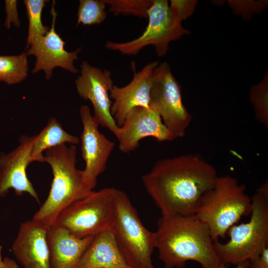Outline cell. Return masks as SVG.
Listing matches in <instances>:
<instances>
[{"label": "cell", "instance_id": "cell-1", "mask_svg": "<svg viewBox=\"0 0 268 268\" xmlns=\"http://www.w3.org/2000/svg\"><path fill=\"white\" fill-rule=\"evenodd\" d=\"M217 177L210 163L189 154L158 160L142 180L162 216H174L195 215L201 197Z\"/></svg>", "mask_w": 268, "mask_h": 268}, {"label": "cell", "instance_id": "cell-2", "mask_svg": "<svg viewBox=\"0 0 268 268\" xmlns=\"http://www.w3.org/2000/svg\"><path fill=\"white\" fill-rule=\"evenodd\" d=\"M154 232L164 268H182L188 261L198 262L201 268H217L221 264L208 227L195 215L162 216Z\"/></svg>", "mask_w": 268, "mask_h": 268}, {"label": "cell", "instance_id": "cell-3", "mask_svg": "<svg viewBox=\"0 0 268 268\" xmlns=\"http://www.w3.org/2000/svg\"><path fill=\"white\" fill-rule=\"evenodd\" d=\"M44 162L51 167L53 178L49 195L32 220L48 227L59 214L74 202L87 196L82 172L76 168V148L66 144L45 151Z\"/></svg>", "mask_w": 268, "mask_h": 268}, {"label": "cell", "instance_id": "cell-4", "mask_svg": "<svg viewBox=\"0 0 268 268\" xmlns=\"http://www.w3.org/2000/svg\"><path fill=\"white\" fill-rule=\"evenodd\" d=\"M244 185L227 175L217 177L201 197L195 216L208 227L213 241L225 237L229 228L251 214V198Z\"/></svg>", "mask_w": 268, "mask_h": 268}, {"label": "cell", "instance_id": "cell-5", "mask_svg": "<svg viewBox=\"0 0 268 268\" xmlns=\"http://www.w3.org/2000/svg\"><path fill=\"white\" fill-rule=\"evenodd\" d=\"M250 220L234 225L227 232L225 243L213 242L214 250L221 264L236 266L253 259L268 246V183L265 182L251 198Z\"/></svg>", "mask_w": 268, "mask_h": 268}, {"label": "cell", "instance_id": "cell-6", "mask_svg": "<svg viewBox=\"0 0 268 268\" xmlns=\"http://www.w3.org/2000/svg\"><path fill=\"white\" fill-rule=\"evenodd\" d=\"M115 196L111 231L124 259L131 268H155L151 259L155 249L154 232L142 224L125 193L116 189Z\"/></svg>", "mask_w": 268, "mask_h": 268}, {"label": "cell", "instance_id": "cell-7", "mask_svg": "<svg viewBox=\"0 0 268 268\" xmlns=\"http://www.w3.org/2000/svg\"><path fill=\"white\" fill-rule=\"evenodd\" d=\"M115 189L93 191L63 210L54 224L78 238L111 231L115 213Z\"/></svg>", "mask_w": 268, "mask_h": 268}, {"label": "cell", "instance_id": "cell-8", "mask_svg": "<svg viewBox=\"0 0 268 268\" xmlns=\"http://www.w3.org/2000/svg\"><path fill=\"white\" fill-rule=\"evenodd\" d=\"M149 108L159 114L175 139L185 135L192 118L183 103L180 86L166 62L153 70Z\"/></svg>", "mask_w": 268, "mask_h": 268}, {"label": "cell", "instance_id": "cell-9", "mask_svg": "<svg viewBox=\"0 0 268 268\" xmlns=\"http://www.w3.org/2000/svg\"><path fill=\"white\" fill-rule=\"evenodd\" d=\"M148 24L142 34L133 40L117 43L107 41L106 48L123 55H134L142 48L152 45L158 56L163 57L169 50V44L189 32L182 26L176 25L168 0H152L147 11Z\"/></svg>", "mask_w": 268, "mask_h": 268}, {"label": "cell", "instance_id": "cell-10", "mask_svg": "<svg viewBox=\"0 0 268 268\" xmlns=\"http://www.w3.org/2000/svg\"><path fill=\"white\" fill-rule=\"evenodd\" d=\"M79 113L83 125L81 151L85 162V168L82 170L83 184L87 191L91 192L97 184L98 177L106 168L115 143L100 132L99 125L88 106L82 105Z\"/></svg>", "mask_w": 268, "mask_h": 268}, {"label": "cell", "instance_id": "cell-11", "mask_svg": "<svg viewBox=\"0 0 268 268\" xmlns=\"http://www.w3.org/2000/svg\"><path fill=\"white\" fill-rule=\"evenodd\" d=\"M80 67L81 74L75 80L79 95L90 101L93 116L99 126L107 128L116 135L119 127L111 114L113 102L110 91L114 86L111 71L93 67L86 61L82 62Z\"/></svg>", "mask_w": 268, "mask_h": 268}, {"label": "cell", "instance_id": "cell-12", "mask_svg": "<svg viewBox=\"0 0 268 268\" xmlns=\"http://www.w3.org/2000/svg\"><path fill=\"white\" fill-rule=\"evenodd\" d=\"M35 135H23L19 144L8 152H0V199L12 189L17 196L27 193L39 203L38 194L28 179L26 170L32 162L31 152Z\"/></svg>", "mask_w": 268, "mask_h": 268}, {"label": "cell", "instance_id": "cell-13", "mask_svg": "<svg viewBox=\"0 0 268 268\" xmlns=\"http://www.w3.org/2000/svg\"><path fill=\"white\" fill-rule=\"evenodd\" d=\"M53 1L51 10L52 15L51 27L48 33L33 39L27 45V55H34L36 58L33 73L40 70L44 71L46 79H50L53 70L56 67H60L73 73L78 70L74 67L73 63L78 59V54L81 51L79 48L72 52L67 51L64 48L65 42L55 30V21L57 12Z\"/></svg>", "mask_w": 268, "mask_h": 268}, {"label": "cell", "instance_id": "cell-14", "mask_svg": "<svg viewBox=\"0 0 268 268\" xmlns=\"http://www.w3.org/2000/svg\"><path fill=\"white\" fill-rule=\"evenodd\" d=\"M115 136L119 142V149L125 153L135 150L140 140L147 137H154L160 142L175 139L159 114L142 107H135L129 113Z\"/></svg>", "mask_w": 268, "mask_h": 268}, {"label": "cell", "instance_id": "cell-15", "mask_svg": "<svg viewBox=\"0 0 268 268\" xmlns=\"http://www.w3.org/2000/svg\"><path fill=\"white\" fill-rule=\"evenodd\" d=\"M158 65V62H153L136 72L135 65L133 63L134 76L132 81L125 86L119 87L114 85L112 88L110 97L114 101L111 114L119 127L123 125L128 114L134 108L137 107L149 108L153 72Z\"/></svg>", "mask_w": 268, "mask_h": 268}, {"label": "cell", "instance_id": "cell-16", "mask_svg": "<svg viewBox=\"0 0 268 268\" xmlns=\"http://www.w3.org/2000/svg\"><path fill=\"white\" fill-rule=\"evenodd\" d=\"M47 228L32 219L21 223L12 251L24 268H51Z\"/></svg>", "mask_w": 268, "mask_h": 268}, {"label": "cell", "instance_id": "cell-17", "mask_svg": "<svg viewBox=\"0 0 268 268\" xmlns=\"http://www.w3.org/2000/svg\"><path fill=\"white\" fill-rule=\"evenodd\" d=\"M93 237L78 238L54 224L48 227L51 268H75Z\"/></svg>", "mask_w": 268, "mask_h": 268}, {"label": "cell", "instance_id": "cell-18", "mask_svg": "<svg viewBox=\"0 0 268 268\" xmlns=\"http://www.w3.org/2000/svg\"><path fill=\"white\" fill-rule=\"evenodd\" d=\"M75 268H131L124 259L111 230L93 237Z\"/></svg>", "mask_w": 268, "mask_h": 268}, {"label": "cell", "instance_id": "cell-19", "mask_svg": "<svg viewBox=\"0 0 268 268\" xmlns=\"http://www.w3.org/2000/svg\"><path fill=\"white\" fill-rule=\"evenodd\" d=\"M79 141L78 136L67 132L61 123L55 117H52L40 132L35 135L31 152L32 161L44 162L43 152L47 149L67 143L75 145Z\"/></svg>", "mask_w": 268, "mask_h": 268}, {"label": "cell", "instance_id": "cell-20", "mask_svg": "<svg viewBox=\"0 0 268 268\" xmlns=\"http://www.w3.org/2000/svg\"><path fill=\"white\" fill-rule=\"evenodd\" d=\"M28 70L26 53L17 56H0V81L8 84L19 83L26 78Z\"/></svg>", "mask_w": 268, "mask_h": 268}, {"label": "cell", "instance_id": "cell-21", "mask_svg": "<svg viewBox=\"0 0 268 268\" xmlns=\"http://www.w3.org/2000/svg\"><path fill=\"white\" fill-rule=\"evenodd\" d=\"M47 1L45 0H24L29 21L27 45L34 38L46 35L50 29L42 22L43 9Z\"/></svg>", "mask_w": 268, "mask_h": 268}, {"label": "cell", "instance_id": "cell-22", "mask_svg": "<svg viewBox=\"0 0 268 268\" xmlns=\"http://www.w3.org/2000/svg\"><path fill=\"white\" fill-rule=\"evenodd\" d=\"M250 99L258 122L268 127V74L259 83L252 86Z\"/></svg>", "mask_w": 268, "mask_h": 268}, {"label": "cell", "instance_id": "cell-23", "mask_svg": "<svg viewBox=\"0 0 268 268\" xmlns=\"http://www.w3.org/2000/svg\"><path fill=\"white\" fill-rule=\"evenodd\" d=\"M103 0H80L77 11V25L98 24L107 17Z\"/></svg>", "mask_w": 268, "mask_h": 268}, {"label": "cell", "instance_id": "cell-24", "mask_svg": "<svg viewBox=\"0 0 268 268\" xmlns=\"http://www.w3.org/2000/svg\"><path fill=\"white\" fill-rule=\"evenodd\" d=\"M109 5V10L114 15L120 14L147 18V11L152 3L151 0H103Z\"/></svg>", "mask_w": 268, "mask_h": 268}, {"label": "cell", "instance_id": "cell-25", "mask_svg": "<svg viewBox=\"0 0 268 268\" xmlns=\"http://www.w3.org/2000/svg\"><path fill=\"white\" fill-rule=\"evenodd\" d=\"M198 3L194 0H171L169 7L174 23L177 26H182V22L194 12Z\"/></svg>", "mask_w": 268, "mask_h": 268}, {"label": "cell", "instance_id": "cell-26", "mask_svg": "<svg viewBox=\"0 0 268 268\" xmlns=\"http://www.w3.org/2000/svg\"><path fill=\"white\" fill-rule=\"evenodd\" d=\"M228 1L229 5L236 13L246 17H250L253 13L263 10L266 6V1H263L229 0Z\"/></svg>", "mask_w": 268, "mask_h": 268}, {"label": "cell", "instance_id": "cell-27", "mask_svg": "<svg viewBox=\"0 0 268 268\" xmlns=\"http://www.w3.org/2000/svg\"><path fill=\"white\" fill-rule=\"evenodd\" d=\"M17 1L16 0H6L5 1V9L6 12V19L4 26L7 29L11 27V24L15 26L20 25L17 8Z\"/></svg>", "mask_w": 268, "mask_h": 268}, {"label": "cell", "instance_id": "cell-28", "mask_svg": "<svg viewBox=\"0 0 268 268\" xmlns=\"http://www.w3.org/2000/svg\"><path fill=\"white\" fill-rule=\"evenodd\" d=\"M248 268H268V246L257 257L249 260Z\"/></svg>", "mask_w": 268, "mask_h": 268}, {"label": "cell", "instance_id": "cell-29", "mask_svg": "<svg viewBox=\"0 0 268 268\" xmlns=\"http://www.w3.org/2000/svg\"><path fill=\"white\" fill-rule=\"evenodd\" d=\"M0 268H19V267L13 259L8 257H5Z\"/></svg>", "mask_w": 268, "mask_h": 268}, {"label": "cell", "instance_id": "cell-30", "mask_svg": "<svg viewBox=\"0 0 268 268\" xmlns=\"http://www.w3.org/2000/svg\"><path fill=\"white\" fill-rule=\"evenodd\" d=\"M249 266V260L246 261L243 263L236 266L234 268H248ZM217 268H227L226 265L220 264Z\"/></svg>", "mask_w": 268, "mask_h": 268}, {"label": "cell", "instance_id": "cell-31", "mask_svg": "<svg viewBox=\"0 0 268 268\" xmlns=\"http://www.w3.org/2000/svg\"><path fill=\"white\" fill-rule=\"evenodd\" d=\"M1 252H2V247L0 246V267H1V266L2 265L3 263V259H2V258Z\"/></svg>", "mask_w": 268, "mask_h": 268}]
</instances>
